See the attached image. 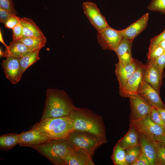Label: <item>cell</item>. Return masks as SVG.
Here are the masks:
<instances>
[{
  "mask_svg": "<svg viewBox=\"0 0 165 165\" xmlns=\"http://www.w3.org/2000/svg\"><path fill=\"white\" fill-rule=\"evenodd\" d=\"M20 58L8 57L1 64L6 78L13 85L18 83L23 74L20 63Z\"/></svg>",
  "mask_w": 165,
  "mask_h": 165,
  "instance_id": "cell-11",
  "label": "cell"
},
{
  "mask_svg": "<svg viewBox=\"0 0 165 165\" xmlns=\"http://www.w3.org/2000/svg\"><path fill=\"white\" fill-rule=\"evenodd\" d=\"M126 160L128 165L132 164L137 159L141 153L140 145L125 150Z\"/></svg>",
  "mask_w": 165,
  "mask_h": 165,
  "instance_id": "cell-27",
  "label": "cell"
},
{
  "mask_svg": "<svg viewBox=\"0 0 165 165\" xmlns=\"http://www.w3.org/2000/svg\"><path fill=\"white\" fill-rule=\"evenodd\" d=\"M13 31V41L19 40L24 36L22 26L19 22L12 29Z\"/></svg>",
  "mask_w": 165,
  "mask_h": 165,
  "instance_id": "cell-33",
  "label": "cell"
},
{
  "mask_svg": "<svg viewBox=\"0 0 165 165\" xmlns=\"http://www.w3.org/2000/svg\"><path fill=\"white\" fill-rule=\"evenodd\" d=\"M130 123L139 134L152 141H156L165 133V130L152 120L150 115L138 120L131 121Z\"/></svg>",
  "mask_w": 165,
  "mask_h": 165,
  "instance_id": "cell-6",
  "label": "cell"
},
{
  "mask_svg": "<svg viewBox=\"0 0 165 165\" xmlns=\"http://www.w3.org/2000/svg\"><path fill=\"white\" fill-rule=\"evenodd\" d=\"M0 41L5 46L6 48L8 47V46L7 45L4 41L1 29L0 30Z\"/></svg>",
  "mask_w": 165,
  "mask_h": 165,
  "instance_id": "cell-41",
  "label": "cell"
},
{
  "mask_svg": "<svg viewBox=\"0 0 165 165\" xmlns=\"http://www.w3.org/2000/svg\"><path fill=\"white\" fill-rule=\"evenodd\" d=\"M148 19L149 14L147 13L127 28L118 30L119 33L123 38L133 41L146 28Z\"/></svg>",
  "mask_w": 165,
  "mask_h": 165,
  "instance_id": "cell-16",
  "label": "cell"
},
{
  "mask_svg": "<svg viewBox=\"0 0 165 165\" xmlns=\"http://www.w3.org/2000/svg\"><path fill=\"white\" fill-rule=\"evenodd\" d=\"M117 143L125 150L140 145L139 134L130 123L128 132Z\"/></svg>",
  "mask_w": 165,
  "mask_h": 165,
  "instance_id": "cell-22",
  "label": "cell"
},
{
  "mask_svg": "<svg viewBox=\"0 0 165 165\" xmlns=\"http://www.w3.org/2000/svg\"><path fill=\"white\" fill-rule=\"evenodd\" d=\"M163 73L153 60L148 59L144 65L143 79L159 91L161 85Z\"/></svg>",
  "mask_w": 165,
  "mask_h": 165,
  "instance_id": "cell-12",
  "label": "cell"
},
{
  "mask_svg": "<svg viewBox=\"0 0 165 165\" xmlns=\"http://www.w3.org/2000/svg\"><path fill=\"white\" fill-rule=\"evenodd\" d=\"M159 46L165 50V40L162 41L159 44Z\"/></svg>",
  "mask_w": 165,
  "mask_h": 165,
  "instance_id": "cell-42",
  "label": "cell"
},
{
  "mask_svg": "<svg viewBox=\"0 0 165 165\" xmlns=\"http://www.w3.org/2000/svg\"><path fill=\"white\" fill-rule=\"evenodd\" d=\"M139 142L142 152L148 159L150 165H156V141L150 140L139 134Z\"/></svg>",
  "mask_w": 165,
  "mask_h": 165,
  "instance_id": "cell-20",
  "label": "cell"
},
{
  "mask_svg": "<svg viewBox=\"0 0 165 165\" xmlns=\"http://www.w3.org/2000/svg\"><path fill=\"white\" fill-rule=\"evenodd\" d=\"M19 134L12 133L6 134L0 137V149L3 151L11 149L19 143Z\"/></svg>",
  "mask_w": 165,
  "mask_h": 165,
  "instance_id": "cell-23",
  "label": "cell"
},
{
  "mask_svg": "<svg viewBox=\"0 0 165 165\" xmlns=\"http://www.w3.org/2000/svg\"><path fill=\"white\" fill-rule=\"evenodd\" d=\"M137 93L151 106L156 108H165V104L160 98L159 91L143 79L138 89Z\"/></svg>",
  "mask_w": 165,
  "mask_h": 165,
  "instance_id": "cell-13",
  "label": "cell"
},
{
  "mask_svg": "<svg viewBox=\"0 0 165 165\" xmlns=\"http://www.w3.org/2000/svg\"><path fill=\"white\" fill-rule=\"evenodd\" d=\"M156 109L159 112L163 120L165 123V108H157Z\"/></svg>",
  "mask_w": 165,
  "mask_h": 165,
  "instance_id": "cell-39",
  "label": "cell"
},
{
  "mask_svg": "<svg viewBox=\"0 0 165 165\" xmlns=\"http://www.w3.org/2000/svg\"><path fill=\"white\" fill-rule=\"evenodd\" d=\"M144 64L138 61L136 68L133 74L127 81L123 89L119 91L122 97H127L129 94L137 93L138 89L143 80Z\"/></svg>",
  "mask_w": 165,
  "mask_h": 165,
  "instance_id": "cell-14",
  "label": "cell"
},
{
  "mask_svg": "<svg viewBox=\"0 0 165 165\" xmlns=\"http://www.w3.org/2000/svg\"><path fill=\"white\" fill-rule=\"evenodd\" d=\"M65 139L73 149L84 150L92 156L98 148L107 142L106 139L75 130L71 132Z\"/></svg>",
  "mask_w": 165,
  "mask_h": 165,
  "instance_id": "cell-5",
  "label": "cell"
},
{
  "mask_svg": "<svg viewBox=\"0 0 165 165\" xmlns=\"http://www.w3.org/2000/svg\"><path fill=\"white\" fill-rule=\"evenodd\" d=\"M131 165H150L145 154L142 152L141 155Z\"/></svg>",
  "mask_w": 165,
  "mask_h": 165,
  "instance_id": "cell-36",
  "label": "cell"
},
{
  "mask_svg": "<svg viewBox=\"0 0 165 165\" xmlns=\"http://www.w3.org/2000/svg\"><path fill=\"white\" fill-rule=\"evenodd\" d=\"M31 147L55 165H65L62 158L73 149L65 139L50 140Z\"/></svg>",
  "mask_w": 165,
  "mask_h": 165,
  "instance_id": "cell-3",
  "label": "cell"
},
{
  "mask_svg": "<svg viewBox=\"0 0 165 165\" xmlns=\"http://www.w3.org/2000/svg\"><path fill=\"white\" fill-rule=\"evenodd\" d=\"M13 15L14 14L0 7V21L2 23L4 24L6 21Z\"/></svg>",
  "mask_w": 165,
  "mask_h": 165,
  "instance_id": "cell-37",
  "label": "cell"
},
{
  "mask_svg": "<svg viewBox=\"0 0 165 165\" xmlns=\"http://www.w3.org/2000/svg\"><path fill=\"white\" fill-rule=\"evenodd\" d=\"M68 116L73 121L75 130L106 139L102 117L92 110L87 108L75 107Z\"/></svg>",
  "mask_w": 165,
  "mask_h": 165,
  "instance_id": "cell-2",
  "label": "cell"
},
{
  "mask_svg": "<svg viewBox=\"0 0 165 165\" xmlns=\"http://www.w3.org/2000/svg\"><path fill=\"white\" fill-rule=\"evenodd\" d=\"M75 107L72 100L64 91L48 88L46 91L45 106L40 120L68 116Z\"/></svg>",
  "mask_w": 165,
  "mask_h": 165,
  "instance_id": "cell-1",
  "label": "cell"
},
{
  "mask_svg": "<svg viewBox=\"0 0 165 165\" xmlns=\"http://www.w3.org/2000/svg\"><path fill=\"white\" fill-rule=\"evenodd\" d=\"M23 30L24 36L46 39L42 32L33 20L26 17L20 18Z\"/></svg>",
  "mask_w": 165,
  "mask_h": 165,
  "instance_id": "cell-19",
  "label": "cell"
},
{
  "mask_svg": "<svg viewBox=\"0 0 165 165\" xmlns=\"http://www.w3.org/2000/svg\"><path fill=\"white\" fill-rule=\"evenodd\" d=\"M0 7L13 14L17 13L12 0H0Z\"/></svg>",
  "mask_w": 165,
  "mask_h": 165,
  "instance_id": "cell-32",
  "label": "cell"
},
{
  "mask_svg": "<svg viewBox=\"0 0 165 165\" xmlns=\"http://www.w3.org/2000/svg\"><path fill=\"white\" fill-rule=\"evenodd\" d=\"M164 50L159 46H158L152 50L147 53L148 59L154 60L160 56L164 52Z\"/></svg>",
  "mask_w": 165,
  "mask_h": 165,
  "instance_id": "cell-34",
  "label": "cell"
},
{
  "mask_svg": "<svg viewBox=\"0 0 165 165\" xmlns=\"http://www.w3.org/2000/svg\"><path fill=\"white\" fill-rule=\"evenodd\" d=\"M82 6L84 13L97 31L109 26L105 17L101 14L95 3L90 1H86L83 3Z\"/></svg>",
  "mask_w": 165,
  "mask_h": 165,
  "instance_id": "cell-10",
  "label": "cell"
},
{
  "mask_svg": "<svg viewBox=\"0 0 165 165\" xmlns=\"http://www.w3.org/2000/svg\"><path fill=\"white\" fill-rule=\"evenodd\" d=\"M92 157L84 150L73 149L62 159L65 165H94Z\"/></svg>",
  "mask_w": 165,
  "mask_h": 165,
  "instance_id": "cell-15",
  "label": "cell"
},
{
  "mask_svg": "<svg viewBox=\"0 0 165 165\" xmlns=\"http://www.w3.org/2000/svg\"><path fill=\"white\" fill-rule=\"evenodd\" d=\"M147 9L151 11L165 13V0H152Z\"/></svg>",
  "mask_w": 165,
  "mask_h": 165,
  "instance_id": "cell-29",
  "label": "cell"
},
{
  "mask_svg": "<svg viewBox=\"0 0 165 165\" xmlns=\"http://www.w3.org/2000/svg\"><path fill=\"white\" fill-rule=\"evenodd\" d=\"M131 113L130 121L139 120L150 115L152 106L137 93L129 94Z\"/></svg>",
  "mask_w": 165,
  "mask_h": 165,
  "instance_id": "cell-7",
  "label": "cell"
},
{
  "mask_svg": "<svg viewBox=\"0 0 165 165\" xmlns=\"http://www.w3.org/2000/svg\"><path fill=\"white\" fill-rule=\"evenodd\" d=\"M19 40L13 41L9 43L3 52V57H13L20 58L31 50Z\"/></svg>",
  "mask_w": 165,
  "mask_h": 165,
  "instance_id": "cell-21",
  "label": "cell"
},
{
  "mask_svg": "<svg viewBox=\"0 0 165 165\" xmlns=\"http://www.w3.org/2000/svg\"><path fill=\"white\" fill-rule=\"evenodd\" d=\"M133 40L123 38L115 52L118 57L119 63L127 64L132 60L131 48Z\"/></svg>",
  "mask_w": 165,
  "mask_h": 165,
  "instance_id": "cell-18",
  "label": "cell"
},
{
  "mask_svg": "<svg viewBox=\"0 0 165 165\" xmlns=\"http://www.w3.org/2000/svg\"><path fill=\"white\" fill-rule=\"evenodd\" d=\"M156 141L165 146V133L160 136Z\"/></svg>",
  "mask_w": 165,
  "mask_h": 165,
  "instance_id": "cell-40",
  "label": "cell"
},
{
  "mask_svg": "<svg viewBox=\"0 0 165 165\" xmlns=\"http://www.w3.org/2000/svg\"><path fill=\"white\" fill-rule=\"evenodd\" d=\"M31 50L41 49L45 46L46 39L23 36L19 40Z\"/></svg>",
  "mask_w": 165,
  "mask_h": 165,
  "instance_id": "cell-25",
  "label": "cell"
},
{
  "mask_svg": "<svg viewBox=\"0 0 165 165\" xmlns=\"http://www.w3.org/2000/svg\"><path fill=\"white\" fill-rule=\"evenodd\" d=\"M112 159L115 165H128L126 160L125 150L118 143L114 148Z\"/></svg>",
  "mask_w": 165,
  "mask_h": 165,
  "instance_id": "cell-26",
  "label": "cell"
},
{
  "mask_svg": "<svg viewBox=\"0 0 165 165\" xmlns=\"http://www.w3.org/2000/svg\"><path fill=\"white\" fill-rule=\"evenodd\" d=\"M153 60L161 71L163 72L165 67V51L160 56Z\"/></svg>",
  "mask_w": 165,
  "mask_h": 165,
  "instance_id": "cell-38",
  "label": "cell"
},
{
  "mask_svg": "<svg viewBox=\"0 0 165 165\" xmlns=\"http://www.w3.org/2000/svg\"><path fill=\"white\" fill-rule=\"evenodd\" d=\"M156 165H165V146L156 141Z\"/></svg>",
  "mask_w": 165,
  "mask_h": 165,
  "instance_id": "cell-28",
  "label": "cell"
},
{
  "mask_svg": "<svg viewBox=\"0 0 165 165\" xmlns=\"http://www.w3.org/2000/svg\"><path fill=\"white\" fill-rule=\"evenodd\" d=\"M20 18L16 15H13L6 21L4 24L6 28L12 29L17 24L20 22Z\"/></svg>",
  "mask_w": 165,
  "mask_h": 165,
  "instance_id": "cell-35",
  "label": "cell"
},
{
  "mask_svg": "<svg viewBox=\"0 0 165 165\" xmlns=\"http://www.w3.org/2000/svg\"><path fill=\"white\" fill-rule=\"evenodd\" d=\"M118 30L108 26L104 29L97 31L98 42L104 50L115 51L123 39Z\"/></svg>",
  "mask_w": 165,
  "mask_h": 165,
  "instance_id": "cell-8",
  "label": "cell"
},
{
  "mask_svg": "<svg viewBox=\"0 0 165 165\" xmlns=\"http://www.w3.org/2000/svg\"><path fill=\"white\" fill-rule=\"evenodd\" d=\"M138 60L133 58L129 63L123 65L118 62L115 65V73L119 85V91L125 86L127 81L135 71Z\"/></svg>",
  "mask_w": 165,
  "mask_h": 165,
  "instance_id": "cell-17",
  "label": "cell"
},
{
  "mask_svg": "<svg viewBox=\"0 0 165 165\" xmlns=\"http://www.w3.org/2000/svg\"><path fill=\"white\" fill-rule=\"evenodd\" d=\"M19 140L20 146L31 147L50 140L44 131L35 125L31 129L19 134Z\"/></svg>",
  "mask_w": 165,
  "mask_h": 165,
  "instance_id": "cell-9",
  "label": "cell"
},
{
  "mask_svg": "<svg viewBox=\"0 0 165 165\" xmlns=\"http://www.w3.org/2000/svg\"><path fill=\"white\" fill-rule=\"evenodd\" d=\"M40 49L30 50L20 58V63L23 73L29 67L40 59L39 52Z\"/></svg>",
  "mask_w": 165,
  "mask_h": 165,
  "instance_id": "cell-24",
  "label": "cell"
},
{
  "mask_svg": "<svg viewBox=\"0 0 165 165\" xmlns=\"http://www.w3.org/2000/svg\"><path fill=\"white\" fill-rule=\"evenodd\" d=\"M165 40V30L162 33L152 38L150 40L148 52H150L156 46H159L160 43Z\"/></svg>",
  "mask_w": 165,
  "mask_h": 165,
  "instance_id": "cell-31",
  "label": "cell"
},
{
  "mask_svg": "<svg viewBox=\"0 0 165 165\" xmlns=\"http://www.w3.org/2000/svg\"><path fill=\"white\" fill-rule=\"evenodd\" d=\"M34 125L44 131L50 140L65 139L75 130L73 121L68 116L46 118Z\"/></svg>",
  "mask_w": 165,
  "mask_h": 165,
  "instance_id": "cell-4",
  "label": "cell"
},
{
  "mask_svg": "<svg viewBox=\"0 0 165 165\" xmlns=\"http://www.w3.org/2000/svg\"><path fill=\"white\" fill-rule=\"evenodd\" d=\"M150 117L155 123L165 130V123L159 112L156 108L152 107Z\"/></svg>",
  "mask_w": 165,
  "mask_h": 165,
  "instance_id": "cell-30",
  "label": "cell"
}]
</instances>
